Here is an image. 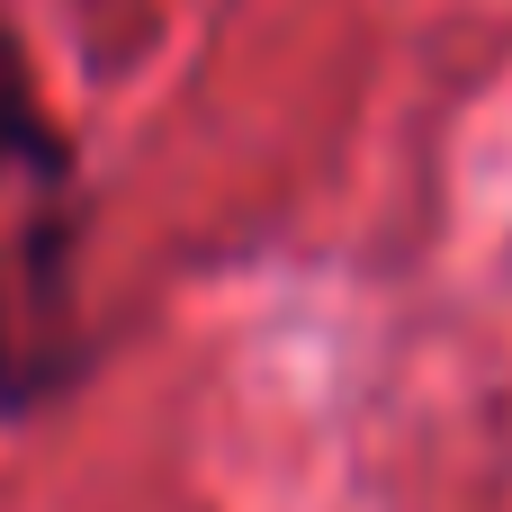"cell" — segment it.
Here are the masks:
<instances>
[{"label": "cell", "mask_w": 512, "mask_h": 512, "mask_svg": "<svg viewBox=\"0 0 512 512\" xmlns=\"http://www.w3.org/2000/svg\"><path fill=\"white\" fill-rule=\"evenodd\" d=\"M63 378H72V360H63V351H18V342H0V423H9V414H27L36 396H54Z\"/></svg>", "instance_id": "obj_2"}, {"label": "cell", "mask_w": 512, "mask_h": 512, "mask_svg": "<svg viewBox=\"0 0 512 512\" xmlns=\"http://www.w3.org/2000/svg\"><path fill=\"white\" fill-rule=\"evenodd\" d=\"M9 180L63 189V180H72V153H63V126L45 117V99H36L27 54L0 36V189H9Z\"/></svg>", "instance_id": "obj_1"}]
</instances>
